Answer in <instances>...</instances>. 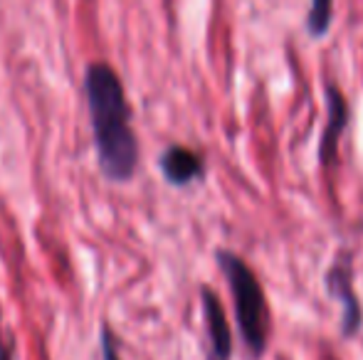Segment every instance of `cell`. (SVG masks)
<instances>
[{
  "instance_id": "6da1fadb",
  "label": "cell",
  "mask_w": 363,
  "mask_h": 360,
  "mask_svg": "<svg viewBox=\"0 0 363 360\" xmlns=\"http://www.w3.org/2000/svg\"><path fill=\"white\" fill-rule=\"evenodd\" d=\"M84 89L101 170L111 180H129L139 163V144L129 124L131 114L121 79L109 64L99 62L86 69Z\"/></svg>"
},
{
  "instance_id": "7a4b0ae2",
  "label": "cell",
  "mask_w": 363,
  "mask_h": 360,
  "mask_svg": "<svg viewBox=\"0 0 363 360\" xmlns=\"http://www.w3.org/2000/svg\"><path fill=\"white\" fill-rule=\"evenodd\" d=\"M216 260L233 294L235 318H238L245 348L252 353V358H262L269 346V336H272V311H269L262 284L252 267L240 260L235 252L218 250Z\"/></svg>"
},
{
  "instance_id": "3957f363",
  "label": "cell",
  "mask_w": 363,
  "mask_h": 360,
  "mask_svg": "<svg viewBox=\"0 0 363 360\" xmlns=\"http://www.w3.org/2000/svg\"><path fill=\"white\" fill-rule=\"evenodd\" d=\"M324 286L329 296L341 303V338H354L363 328V306L354 289V262L349 255L336 257L326 269Z\"/></svg>"
},
{
  "instance_id": "277c9868",
  "label": "cell",
  "mask_w": 363,
  "mask_h": 360,
  "mask_svg": "<svg viewBox=\"0 0 363 360\" xmlns=\"http://www.w3.org/2000/svg\"><path fill=\"white\" fill-rule=\"evenodd\" d=\"M326 109H329V119H326L324 134L319 141V161L324 168H336L339 163V141L344 136L346 126H349V104L346 96L334 82H326Z\"/></svg>"
},
{
  "instance_id": "5b68a950",
  "label": "cell",
  "mask_w": 363,
  "mask_h": 360,
  "mask_svg": "<svg viewBox=\"0 0 363 360\" xmlns=\"http://www.w3.org/2000/svg\"><path fill=\"white\" fill-rule=\"evenodd\" d=\"M201 306L208 328V341H211L208 360H230V356H233V333H230V323L228 316H225L223 303H220L218 294L211 286L201 289Z\"/></svg>"
},
{
  "instance_id": "8992f818",
  "label": "cell",
  "mask_w": 363,
  "mask_h": 360,
  "mask_svg": "<svg viewBox=\"0 0 363 360\" xmlns=\"http://www.w3.org/2000/svg\"><path fill=\"white\" fill-rule=\"evenodd\" d=\"M161 173L171 185H191V182L201 180L206 175V163L196 151L186 149V146H168L163 156L158 158Z\"/></svg>"
},
{
  "instance_id": "52a82bcc",
  "label": "cell",
  "mask_w": 363,
  "mask_h": 360,
  "mask_svg": "<svg viewBox=\"0 0 363 360\" xmlns=\"http://www.w3.org/2000/svg\"><path fill=\"white\" fill-rule=\"evenodd\" d=\"M334 23V0H309L304 28L314 40H321L329 35Z\"/></svg>"
},
{
  "instance_id": "ba28073f",
  "label": "cell",
  "mask_w": 363,
  "mask_h": 360,
  "mask_svg": "<svg viewBox=\"0 0 363 360\" xmlns=\"http://www.w3.org/2000/svg\"><path fill=\"white\" fill-rule=\"evenodd\" d=\"M101 346H104V360H119V356H116V351H114V341H111V333L106 331H101Z\"/></svg>"
},
{
  "instance_id": "9c48e42d",
  "label": "cell",
  "mask_w": 363,
  "mask_h": 360,
  "mask_svg": "<svg viewBox=\"0 0 363 360\" xmlns=\"http://www.w3.org/2000/svg\"><path fill=\"white\" fill-rule=\"evenodd\" d=\"M0 360H10V356H8V348L3 346V341H0Z\"/></svg>"
}]
</instances>
